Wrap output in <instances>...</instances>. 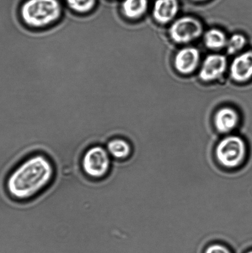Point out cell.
Returning <instances> with one entry per match:
<instances>
[{
	"label": "cell",
	"instance_id": "1",
	"mask_svg": "<svg viewBox=\"0 0 252 253\" xmlns=\"http://www.w3.org/2000/svg\"><path fill=\"white\" fill-rule=\"evenodd\" d=\"M54 174L55 169L49 159L43 155H34L9 173L5 189L14 200L31 199L50 184Z\"/></svg>",
	"mask_w": 252,
	"mask_h": 253
},
{
	"label": "cell",
	"instance_id": "2",
	"mask_svg": "<svg viewBox=\"0 0 252 253\" xmlns=\"http://www.w3.org/2000/svg\"><path fill=\"white\" fill-rule=\"evenodd\" d=\"M18 16L27 28L45 31L60 23L64 8L60 0H24L18 7Z\"/></svg>",
	"mask_w": 252,
	"mask_h": 253
},
{
	"label": "cell",
	"instance_id": "3",
	"mask_svg": "<svg viewBox=\"0 0 252 253\" xmlns=\"http://www.w3.org/2000/svg\"><path fill=\"white\" fill-rule=\"evenodd\" d=\"M110 163L108 150L101 146H94L84 153L81 167L84 173L89 177L100 179L108 174Z\"/></svg>",
	"mask_w": 252,
	"mask_h": 253
},
{
	"label": "cell",
	"instance_id": "4",
	"mask_svg": "<svg viewBox=\"0 0 252 253\" xmlns=\"http://www.w3.org/2000/svg\"><path fill=\"white\" fill-rule=\"evenodd\" d=\"M246 155V143L239 136H228L221 140L217 146V159L226 168H234L241 165Z\"/></svg>",
	"mask_w": 252,
	"mask_h": 253
},
{
	"label": "cell",
	"instance_id": "5",
	"mask_svg": "<svg viewBox=\"0 0 252 253\" xmlns=\"http://www.w3.org/2000/svg\"><path fill=\"white\" fill-rule=\"evenodd\" d=\"M203 31V25L199 19L192 16H183L173 22L169 33L175 43L187 44L200 38Z\"/></svg>",
	"mask_w": 252,
	"mask_h": 253
},
{
	"label": "cell",
	"instance_id": "6",
	"mask_svg": "<svg viewBox=\"0 0 252 253\" xmlns=\"http://www.w3.org/2000/svg\"><path fill=\"white\" fill-rule=\"evenodd\" d=\"M228 61L220 54H211L205 58L200 69L199 76L204 82H212L220 78L225 73Z\"/></svg>",
	"mask_w": 252,
	"mask_h": 253
},
{
	"label": "cell",
	"instance_id": "7",
	"mask_svg": "<svg viewBox=\"0 0 252 253\" xmlns=\"http://www.w3.org/2000/svg\"><path fill=\"white\" fill-rule=\"evenodd\" d=\"M201 54L199 49L192 46L184 47L177 52L174 59V66L179 73L189 75L198 67Z\"/></svg>",
	"mask_w": 252,
	"mask_h": 253
},
{
	"label": "cell",
	"instance_id": "8",
	"mask_svg": "<svg viewBox=\"0 0 252 253\" xmlns=\"http://www.w3.org/2000/svg\"><path fill=\"white\" fill-rule=\"evenodd\" d=\"M230 76L238 83H246L252 79V49L243 52L232 62Z\"/></svg>",
	"mask_w": 252,
	"mask_h": 253
},
{
	"label": "cell",
	"instance_id": "9",
	"mask_svg": "<svg viewBox=\"0 0 252 253\" xmlns=\"http://www.w3.org/2000/svg\"><path fill=\"white\" fill-rule=\"evenodd\" d=\"M179 10V0H155L152 16L158 23L166 24L174 21Z\"/></svg>",
	"mask_w": 252,
	"mask_h": 253
},
{
	"label": "cell",
	"instance_id": "10",
	"mask_svg": "<svg viewBox=\"0 0 252 253\" xmlns=\"http://www.w3.org/2000/svg\"><path fill=\"white\" fill-rule=\"evenodd\" d=\"M239 121V115L234 108L223 107L217 111L214 123L217 130L222 133L230 132L236 128Z\"/></svg>",
	"mask_w": 252,
	"mask_h": 253
},
{
	"label": "cell",
	"instance_id": "11",
	"mask_svg": "<svg viewBox=\"0 0 252 253\" xmlns=\"http://www.w3.org/2000/svg\"><path fill=\"white\" fill-rule=\"evenodd\" d=\"M149 4V0H122L120 12L126 19L137 21L146 13Z\"/></svg>",
	"mask_w": 252,
	"mask_h": 253
},
{
	"label": "cell",
	"instance_id": "12",
	"mask_svg": "<svg viewBox=\"0 0 252 253\" xmlns=\"http://www.w3.org/2000/svg\"><path fill=\"white\" fill-rule=\"evenodd\" d=\"M228 38L221 30L211 29L204 34V42L207 48L212 50H219L226 48Z\"/></svg>",
	"mask_w": 252,
	"mask_h": 253
},
{
	"label": "cell",
	"instance_id": "13",
	"mask_svg": "<svg viewBox=\"0 0 252 253\" xmlns=\"http://www.w3.org/2000/svg\"><path fill=\"white\" fill-rule=\"evenodd\" d=\"M107 150L112 157L117 160H125L130 155L131 147L124 139L116 138L108 141Z\"/></svg>",
	"mask_w": 252,
	"mask_h": 253
},
{
	"label": "cell",
	"instance_id": "14",
	"mask_svg": "<svg viewBox=\"0 0 252 253\" xmlns=\"http://www.w3.org/2000/svg\"><path fill=\"white\" fill-rule=\"evenodd\" d=\"M70 11L78 16H86L93 12L97 0H64Z\"/></svg>",
	"mask_w": 252,
	"mask_h": 253
},
{
	"label": "cell",
	"instance_id": "15",
	"mask_svg": "<svg viewBox=\"0 0 252 253\" xmlns=\"http://www.w3.org/2000/svg\"><path fill=\"white\" fill-rule=\"evenodd\" d=\"M248 44V39L242 34H233L228 39L226 48L229 54H234L243 50Z\"/></svg>",
	"mask_w": 252,
	"mask_h": 253
},
{
	"label": "cell",
	"instance_id": "16",
	"mask_svg": "<svg viewBox=\"0 0 252 253\" xmlns=\"http://www.w3.org/2000/svg\"><path fill=\"white\" fill-rule=\"evenodd\" d=\"M206 253H231L227 248L220 245H214L207 249Z\"/></svg>",
	"mask_w": 252,
	"mask_h": 253
},
{
	"label": "cell",
	"instance_id": "17",
	"mask_svg": "<svg viewBox=\"0 0 252 253\" xmlns=\"http://www.w3.org/2000/svg\"><path fill=\"white\" fill-rule=\"evenodd\" d=\"M191 1L196 2H206L209 1V0H191Z\"/></svg>",
	"mask_w": 252,
	"mask_h": 253
},
{
	"label": "cell",
	"instance_id": "18",
	"mask_svg": "<svg viewBox=\"0 0 252 253\" xmlns=\"http://www.w3.org/2000/svg\"><path fill=\"white\" fill-rule=\"evenodd\" d=\"M248 253H252V251H251V252H248Z\"/></svg>",
	"mask_w": 252,
	"mask_h": 253
}]
</instances>
